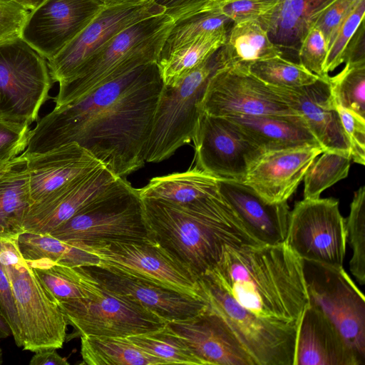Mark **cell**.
<instances>
[{
	"label": "cell",
	"mask_w": 365,
	"mask_h": 365,
	"mask_svg": "<svg viewBox=\"0 0 365 365\" xmlns=\"http://www.w3.org/2000/svg\"><path fill=\"white\" fill-rule=\"evenodd\" d=\"M329 78H319L312 84L297 88L270 86L302 118L324 151L350 155L349 143L336 110Z\"/></svg>",
	"instance_id": "20"
},
{
	"label": "cell",
	"mask_w": 365,
	"mask_h": 365,
	"mask_svg": "<svg viewBox=\"0 0 365 365\" xmlns=\"http://www.w3.org/2000/svg\"><path fill=\"white\" fill-rule=\"evenodd\" d=\"M332 1L280 0L258 21L282 52V57L298 63L297 52L302 38L315 16Z\"/></svg>",
	"instance_id": "26"
},
{
	"label": "cell",
	"mask_w": 365,
	"mask_h": 365,
	"mask_svg": "<svg viewBox=\"0 0 365 365\" xmlns=\"http://www.w3.org/2000/svg\"><path fill=\"white\" fill-rule=\"evenodd\" d=\"M234 122L263 152L304 145H319L301 116L236 115Z\"/></svg>",
	"instance_id": "27"
},
{
	"label": "cell",
	"mask_w": 365,
	"mask_h": 365,
	"mask_svg": "<svg viewBox=\"0 0 365 365\" xmlns=\"http://www.w3.org/2000/svg\"><path fill=\"white\" fill-rule=\"evenodd\" d=\"M349 154L322 152L312 163L304 177V199H317L327 188L349 175Z\"/></svg>",
	"instance_id": "35"
},
{
	"label": "cell",
	"mask_w": 365,
	"mask_h": 365,
	"mask_svg": "<svg viewBox=\"0 0 365 365\" xmlns=\"http://www.w3.org/2000/svg\"><path fill=\"white\" fill-rule=\"evenodd\" d=\"M18 239L0 238V262L10 283L22 330L24 350L61 349L68 322L58 301L23 258Z\"/></svg>",
	"instance_id": "5"
},
{
	"label": "cell",
	"mask_w": 365,
	"mask_h": 365,
	"mask_svg": "<svg viewBox=\"0 0 365 365\" xmlns=\"http://www.w3.org/2000/svg\"><path fill=\"white\" fill-rule=\"evenodd\" d=\"M11 335V328L4 317V316L0 313V339H5Z\"/></svg>",
	"instance_id": "53"
},
{
	"label": "cell",
	"mask_w": 365,
	"mask_h": 365,
	"mask_svg": "<svg viewBox=\"0 0 365 365\" xmlns=\"http://www.w3.org/2000/svg\"><path fill=\"white\" fill-rule=\"evenodd\" d=\"M3 363V352L2 349L0 348V365Z\"/></svg>",
	"instance_id": "56"
},
{
	"label": "cell",
	"mask_w": 365,
	"mask_h": 365,
	"mask_svg": "<svg viewBox=\"0 0 365 365\" xmlns=\"http://www.w3.org/2000/svg\"><path fill=\"white\" fill-rule=\"evenodd\" d=\"M210 307L255 365H294L298 327L260 317L239 304L207 274L199 277Z\"/></svg>",
	"instance_id": "9"
},
{
	"label": "cell",
	"mask_w": 365,
	"mask_h": 365,
	"mask_svg": "<svg viewBox=\"0 0 365 365\" xmlns=\"http://www.w3.org/2000/svg\"><path fill=\"white\" fill-rule=\"evenodd\" d=\"M138 192L141 198L186 204L217 192L218 178L194 167L153 178Z\"/></svg>",
	"instance_id": "29"
},
{
	"label": "cell",
	"mask_w": 365,
	"mask_h": 365,
	"mask_svg": "<svg viewBox=\"0 0 365 365\" xmlns=\"http://www.w3.org/2000/svg\"><path fill=\"white\" fill-rule=\"evenodd\" d=\"M150 239L200 277L225 247L260 243L219 191L190 203L141 198Z\"/></svg>",
	"instance_id": "3"
},
{
	"label": "cell",
	"mask_w": 365,
	"mask_h": 365,
	"mask_svg": "<svg viewBox=\"0 0 365 365\" xmlns=\"http://www.w3.org/2000/svg\"><path fill=\"white\" fill-rule=\"evenodd\" d=\"M119 178L102 165L65 188L30 205L24 220V232L49 234L103 196Z\"/></svg>",
	"instance_id": "19"
},
{
	"label": "cell",
	"mask_w": 365,
	"mask_h": 365,
	"mask_svg": "<svg viewBox=\"0 0 365 365\" xmlns=\"http://www.w3.org/2000/svg\"><path fill=\"white\" fill-rule=\"evenodd\" d=\"M72 242L96 255L97 266L207 300L199 277L151 239Z\"/></svg>",
	"instance_id": "10"
},
{
	"label": "cell",
	"mask_w": 365,
	"mask_h": 365,
	"mask_svg": "<svg viewBox=\"0 0 365 365\" xmlns=\"http://www.w3.org/2000/svg\"><path fill=\"white\" fill-rule=\"evenodd\" d=\"M106 7L120 6L128 4H137L145 0H101Z\"/></svg>",
	"instance_id": "54"
},
{
	"label": "cell",
	"mask_w": 365,
	"mask_h": 365,
	"mask_svg": "<svg viewBox=\"0 0 365 365\" xmlns=\"http://www.w3.org/2000/svg\"><path fill=\"white\" fill-rule=\"evenodd\" d=\"M30 365H68L66 358L60 356L56 349H45L36 351L32 356Z\"/></svg>",
	"instance_id": "50"
},
{
	"label": "cell",
	"mask_w": 365,
	"mask_h": 365,
	"mask_svg": "<svg viewBox=\"0 0 365 365\" xmlns=\"http://www.w3.org/2000/svg\"><path fill=\"white\" fill-rule=\"evenodd\" d=\"M20 155L26 160L31 205L104 165L76 143L43 153Z\"/></svg>",
	"instance_id": "23"
},
{
	"label": "cell",
	"mask_w": 365,
	"mask_h": 365,
	"mask_svg": "<svg viewBox=\"0 0 365 365\" xmlns=\"http://www.w3.org/2000/svg\"><path fill=\"white\" fill-rule=\"evenodd\" d=\"M29 12L11 0H0V41L20 36Z\"/></svg>",
	"instance_id": "47"
},
{
	"label": "cell",
	"mask_w": 365,
	"mask_h": 365,
	"mask_svg": "<svg viewBox=\"0 0 365 365\" xmlns=\"http://www.w3.org/2000/svg\"><path fill=\"white\" fill-rule=\"evenodd\" d=\"M346 239L352 250L349 261L351 274L358 282L365 283V187L361 186L354 195L350 211L345 219Z\"/></svg>",
	"instance_id": "39"
},
{
	"label": "cell",
	"mask_w": 365,
	"mask_h": 365,
	"mask_svg": "<svg viewBox=\"0 0 365 365\" xmlns=\"http://www.w3.org/2000/svg\"><path fill=\"white\" fill-rule=\"evenodd\" d=\"M345 219L339 200L303 199L289 212L284 243L303 260L343 267L346 254Z\"/></svg>",
	"instance_id": "13"
},
{
	"label": "cell",
	"mask_w": 365,
	"mask_h": 365,
	"mask_svg": "<svg viewBox=\"0 0 365 365\" xmlns=\"http://www.w3.org/2000/svg\"><path fill=\"white\" fill-rule=\"evenodd\" d=\"M294 365H361L337 329L309 304L297 329Z\"/></svg>",
	"instance_id": "25"
},
{
	"label": "cell",
	"mask_w": 365,
	"mask_h": 365,
	"mask_svg": "<svg viewBox=\"0 0 365 365\" xmlns=\"http://www.w3.org/2000/svg\"><path fill=\"white\" fill-rule=\"evenodd\" d=\"M53 83L46 59L21 36L0 41V118L36 121Z\"/></svg>",
	"instance_id": "11"
},
{
	"label": "cell",
	"mask_w": 365,
	"mask_h": 365,
	"mask_svg": "<svg viewBox=\"0 0 365 365\" xmlns=\"http://www.w3.org/2000/svg\"><path fill=\"white\" fill-rule=\"evenodd\" d=\"M48 235L66 242L150 239L138 189L123 178Z\"/></svg>",
	"instance_id": "8"
},
{
	"label": "cell",
	"mask_w": 365,
	"mask_h": 365,
	"mask_svg": "<svg viewBox=\"0 0 365 365\" xmlns=\"http://www.w3.org/2000/svg\"><path fill=\"white\" fill-rule=\"evenodd\" d=\"M82 364L163 365L167 363L133 344L127 337L81 336Z\"/></svg>",
	"instance_id": "31"
},
{
	"label": "cell",
	"mask_w": 365,
	"mask_h": 365,
	"mask_svg": "<svg viewBox=\"0 0 365 365\" xmlns=\"http://www.w3.org/2000/svg\"><path fill=\"white\" fill-rule=\"evenodd\" d=\"M216 52L176 85H164L146 145L145 163L167 160L192 140L209 80L222 68Z\"/></svg>",
	"instance_id": "7"
},
{
	"label": "cell",
	"mask_w": 365,
	"mask_h": 365,
	"mask_svg": "<svg viewBox=\"0 0 365 365\" xmlns=\"http://www.w3.org/2000/svg\"><path fill=\"white\" fill-rule=\"evenodd\" d=\"M202 365H255L222 317L209 305L198 314L168 322Z\"/></svg>",
	"instance_id": "22"
},
{
	"label": "cell",
	"mask_w": 365,
	"mask_h": 365,
	"mask_svg": "<svg viewBox=\"0 0 365 365\" xmlns=\"http://www.w3.org/2000/svg\"><path fill=\"white\" fill-rule=\"evenodd\" d=\"M218 191L260 244L284 242L290 212L287 201L268 202L250 187L232 180L218 179Z\"/></svg>",
	"instance_id": "24"
},
{
	"label": "cell",
	"mask_w": 365,
	"mask_h": 365,
	"mask_svg": "<svg viewBox=\"0 0 365 365\" xmlns=\"http://www.w3.org/2000/svg\"><path fill=\"white\" fill-rule=\"evenodd\" d=\"M224 1H226V0H214V1L207 8L212 7V6H214L217 4H219L220 2H222Z\"/></svg>",
	"instance_id": "55"
},
{
	"label": "cell",
	"mask_w": 365,
	"mask_h": 365,
	"mask_svg": "<svg viewBox=\"0 0 365 365\" xmlns=\"http://www.w3.org/2000/svg\"><path fill=\"white\" fill-rule=\"evenodd\" d=\"M279 1L280 0H226L212 7L217 6L235 24L259 20L270 12Z\"/></svg>",
	"instance_id": "44"
},
{
	"label": "cell",
	"mask_w": 365,
	"mask_h": 365,
	"mask_svg": "<svg viewBox=\"0 0 365 365\" xmlns=\"http://www.w3.org/2000/svg\"><path fill=\"white\" fill-rule=\"evenodd\" d=\"M30 125L0 118V163L13 160L25 151L31 132Z\"/></svg>",
	"instance_id": "43"
},
{
	"label": "cell",
	"mask_w": 365,
	"mask_h": 365,
	"mask_svg": "<svg viewBox=\"0 0 365 365\" xmlns=\"http://www.w3.org/2000/svg\"><path fill=\"white\" fill-rule=\"evenodd\" d=\"M25 162V158L19 155L9 161L0 163V178L10 168Z\"/></svg>",
	"instance_id": "51"
},
{
	"label": "cell",
	"mask_w": 365,
	"mask_h": 365,
	"mask_svg": "<svg viewBox=\"0 0 365 365\" xmlns=\"http://www.w3.org/2000/svg\"><path fill=\"white\" fill-rule=\"evenodd\" d=\"M0 313L7 321L16 344L22 346L23 336L10 283L6 271L0 262Z\"/></svg>",
	"instance_id": "46"
},
{
	"label": "cell",
	"mask_w": 365,
	"mask_h": 365,
	"mask_svg": "<svg viewBox=\"0 0 365 365\" xmlns=\"http://www.w3.org/2000/svg\"><path fill=\"white\" fill-rule=\"evenodd\" d=\"M197 168L220 180L243 182L263 152L232 120L201 112L192 140Z\"/></svg>",
	"instance_id": "15"
},
{
	"label": "cell",
	"mask_w": 365,
	"mask_h": 365,
	"mask_svg": "<svg viewBox=\"0 0 365 365\" xmlns=\"http://www.w3.org/2000/svg\"><path fill=\"white\" fill-rule=\"evenodd\" d=\"M227 34L202 36L158 61L165 86H175L189 73L209 59L224 44Z\"/></svg>",
	"instance_id": "34"
},
{
	"label": "cell",
	"mask_w": 365,
	"mask_h": 365,
	"mask_svg": "<svg viewBox=\"0 0 365 365\" xmlns=\"http://www.w3.org/2000/svg\"><path fill=\"white\" fill-rule=\"evenodd\" d=\"M365 61V29L363 21L351 40L344 56V63Z\"/></svg>",
	"instance_id": "49"
},
{
	"label": "cell",
	"mask_w": 365,
	"mask_h": 365,
	"mask_svg": "<svg viewBox=\"0 0 365 365\" xmlns=\"http://www.w3.org/2000/svg\"><path fill=\"white\" fill-rule=\"evenodd\" d=\"M24 9L31 11L38 7L46 0H11Z\"/></svg>",
	"instance_id": "52"
},
{
	"label": "cell",
	"mask_w": 365,
	"mask_h": 365,
	"mask_svg": "<svg viewBox=\"0 0 365 365\" xmlns=\"http://www.w3.org/2000/svg\"><path fill=\"white\" fill-rule=\"evenodd\" d=\"M86 298L58 302L68 324L82 336L128 337L168 322L143 307L103 288L85 267H76Z\"/></svg>",
	"instance_id": "6"
},
{
	"label": "cell",
	"mask_w": 365,
	"mask_h": 365,
	"mask_svg": "<svg viewBox=\"0 0 365 365\" xmlns=\"http://www.w3.org/2000/svg\"><path fill=\"white\" fill-rule=\"evenodd\" d=\"M201 112L221 117L236 115L300 116L272 87L249 72L230 66L210 77L200 103Z\"/></svg>",
	"instance_id": "14"
},
{
	"label": "cell",
	"mask_w": 365,
	"mask_h": 365,
	"mask_svg": "<svg viewBox=\"0 0 365 365\" xmlns=\"http://www.w3.org/2000/svg\"><path fill=\"white\" fill-rule=\"evenodd\" d=\"M205 274L242 307L269 320L298 327L309 304L303 259L284 242L225 247Z\"/></svg>",
	"instance_id": "2"
},
{
	"label": "cell",
	"mask_w": 365,
	"mask_h": 365,
	"mask_svg": "<svg viewBox=\"0 0 365 365\" xmlns=\"http://www.w3.org/2000/svg\"><path fill=\"white\" fill-rule=\"evenodd\" d=\"M341 122L349 143L351 160L365 164V118L336 103Z\"/></svg>",
	"instance_id": "45"
},
{
	"label": "cell",
	"mask_w": 365,
	"mask_h": 365,
	"mask_svg": "<svg viewBox=\"0 0 365 365\" xmlns=\"http://www.w3.org/2000/svg\"><path fill=\"white\" fill-rule=\"evenodd\" d=\"M164 13L165 8L155 0L105 7L77 36L47 60L53 83H59L74 77L92 56L121 31Z\"/></svg>",
	"instance_id": "16"
},
{
	"label": "cell",
	"mask_w": 365,
	"mask_h": 365,
	"mask_svg": "<svg viewBox=\"0 0 365 365\" xmlns=\"http://www.w3.org/2000/svg\"><path fill=\"white\" fill-rule=\"evenodd\" d=\"M329 81L336 103L365 118V61L345 63Z\"/></svg>",
	"instance_id": "38"
},
{
	"label": "cell",
	"mask_w": 365,
	"mask_h": 365,
	"mask_svg": "<svg viewBox=\"0 0 365 365\" xmlns=\"http://www.w3.org/2000/svg\"><path fill=\"white\" fill-rule=\"evenodd\" d=\"M234 24L217 6L179 19L174 21L165 40L158 61L202 36L227 34Z\"/></svg>",
	"instance_id": "33"
},
{
	"label": "cell",
	"mask_w": 365,
	"mask_h": 365,
	"mask_svg": "<svg viewBox=\"0 0 365 365\" xmlns=\"http://www.w3.org/2000/svg\"><path fill=\"white\" fill-rule=\"evenodd\" d=\"M84 267L103 288L143 307L167 322L192 317L208 307L207 299L194 298L101 266Z\"/></svg>",
	"instance_id": "21"
},
{
	"label": "cell",
	"mask_w": 365,
	"mask_h": 365,
	"mask_svg": "<svg viewBox=\"0 0 365 365\" xmlns=\"http://www.w3.org/2000/svg\"><path fill=\"white\" fill-rule=\"evenodd\" d=\"M309 304L339 331L365 364V299L344 267L303 260Z\"/></svg>",
	"instance_id": "12"
},
{
	"label": "cell",
	"mask_w": 365,
	"mask_h": 365,
	"mask_svg": "<svg viewBox=\"0 0 365 365\" xmlns=\"http://www.w3.org/2000/svg\"><path fill=\"white\" fill-rule=\"evenodd\" d=\"M365 0H361L338 30L329 46L324 65V72L329 75L344 61L348 46L360 24L364 20Z\"/></svg>",
	"instance_id": "40"
},
{
	"label": "cell",
	"mask_w": 365,
	"mask_h": 365,
	"mask_svg": "<svg viewBox=\"0 0 365 365\" xmlns=\"http://www.w3.org/2000/svg\"><path fill=\"white\" fill-rule=\"evenodd\" d=\"M25 163L0 178V238L18 239L24 232V220L31 205Z\"/></svg>",
	"instance_id": "30"
},
{
	"label": "cell",
	"mask_w": 365,
	"mask_h": 365,
	"mask_svg": "<svg viewBox=\"0 0 365 365\" xmlns=\"http://www.w3.org/2000/svg\"><path fill=\"white\" fill-rule=\"evenodd\" d=\"M105 7L101 0H46L29 12L20 36L48 60Z\"/></svg>",
	"instance_id": "17"
},
{
	"label": "cell",
	"mask_w": 365,
	"mask_h": 365,
	"mask_svg": "<svg viewBox=\"0 0 365 365\" xmlns=\"http://www.w3.org/2000/svg\"><path fill=\"white\" fill-rule=\"evenodd\" d=\"M157 62L139 66L54 108L31 129L21 155L76 143L116 176L126 179L145 163L163 88Z\"/></svg>",
	"instance_id": "1"
},
{
	"label": "cell",
	"mask_w": 365,
	"mask_h": 365,
	"mask_svg": "<svg viewBox=\"0 0 365 365\" xmlns=\"http://www.w3.org/2000/svg\"><path fill=\"white\" fill-rule=\"evenodd\" d=\"M19 251L26 261L46 259L78 267L99 264V259L73 242H66L49 235L24 232L17 240Z\"/></svg>",
	"instance_id": "32"
},
{
	"label": "cell",
	"mask_w": 365,
	"mask_h": 365,
	"mask_svg": "<svg viewBox=\"0 0 365 365\" xmlns=\"http://www.w3.org/2000/svg\"><path fill=\"white\" fill-rule=\"evenodd\" d=\"M173 21L207 9L214 0H155Z\"/></svg>",
	"instance_id": "48"
},
{
	"label": "cell",
	"mask_w": 365,
	"mask_h": 365,
	"mask_svg": "<svg viewBox=\"0 0 365 365\" xmlns=\"http://www.w3.org/2000/svg\"><path fill=\"white\" fill-rule=\"evenodd\" d=\"M328 51L327 44L322 32L311 26L301 40L298 52V63L322 78L329 77L324 72V65Z\"/></svg>",
	"instance_id": "41"
},
{
	"label": "cell",
	"mask_w": 365,
	"mask_h": 365,
	"mask_svg": "<svg viewBox=\"0 0 365 365\" xmlns=\"http://www.w3.org/2000/svg\"><path fill=\"white\" fill-rule=\"evenodd\" d=\"M216 55L222 67L247 68L256 61L282 56V52L258 20H249L234 24Z\"/></svg>",
	"instance_id": "28"
},
{
	"label": "cell",
	"mask_w": 365,
	"mask_h": 365,
	"mask_svg": "<svg viewBox=\"0 0 365 365\" xmlns=\"http://www.w3.org/2000/svg\"><path fill=\"white\" fill-rule=\"evenodd\" d=\"M247 70L266 84L280 88L301 87L320 78L300 63L282 56L256 61L249 65Z\"/></svg>",
	"instance_id": "37"
},
{
	"label": "cell",
	"mask_w": 365,
	"mask_h": 365,
	"mask_svg": "<svg viewBox=\"0 0 365 365\" xmlns=\"http://www.w3.org/2000/svg\"><path fill=\"white\" fill-rule=\"evenodd\" d=\"M174 24L165 14L138 21L115 36L76 75L59 83L55 107L68 104L96 88L150 63L157 62Z\"/></svg>",
	"instance_id": "4"
},
{
	"label": "cell",
	"mask_w": 365,
	"mask_h": 365,
	"mask_svg": "<svg viewBox=\"0 0 365 365\" xmlns=\"http://www.w3.org/2000/svg\"><path fill=\"white\" fill-rule=\"evenodd\" d=\"M361 0H333L314 18L311 26L318 29L329 48L338 30Z\"/></svg>",
	"instance_id": "42"
},
{
	"label": "cell",
	"mask_w": 365,
	"mask_h": 365,
	"mask_svg": "<svg viewBox=\"0 0 365 365\" xmlns=\"http://www.w3.org/2000/svg\"><path fill=\"white\" fill-rule=\"evenodd\" d=\"M322 152L317 145L264 151L250 165L242 183L268 202H287Z\"/></svg>",
	"instance_id": "18"
},
{
	"label": "cell",
	"mask_w": 365,
	"mask_h": 365,
	"mask_svg": "<svg viewBox=\"0 0 365 365\" xmlns=\"http://www.w3.org/2000/svg\"><path fill=\"white\" fill-rule=\"evenodd\" d=\"M127 338L143 351L164 360L167 364L202 365L168 323L158 330Z\"/></svg>",
	"instance_id": "36"
}]
</instances>
